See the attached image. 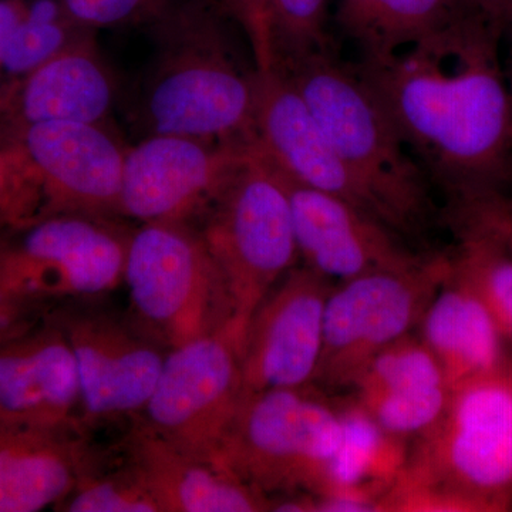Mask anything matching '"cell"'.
Segmentation results:
<instances>
[{"mask_svg": "<svg viewBox=\"0 0 512 512\" xmlns=\"http://www.w3.org/2000/svg\"><path fill=\"white\" fill-rule=\"evenodd\" d=\"M448 225H463L497 239L512 255V195L505 190L477 192L448 201Z\"/></svg>", "mask_w": 512, "mask_h": 512, "instance_id": "f546056e", "label": "cell"}, {"mask_svg": "<svg viewBox=\"0 0 512 512\" xmlns=\"http://www.w3.org/2000/svg\"><path fill=\"white\" fill-rule=\"evenodd\" d=\"M131 319L167 350L234 330L227 285L200 228L144 222L128 244L124 281Z\"/></svg>", "mask_w": 512, "mask_h": 512, "instance_id": "5b68a950", "label": "cell"}, {"mask_svg": "<svg viewBox=\"0 0 512 512\" xmlns=\"http://www.w3.org/2000/svg\"><path fill=\"white\" fill-rule=\"evenodd\" d=\"M0 93V144L50 121L106 124L117 86L93 35L77 40Z\"/></svg>", "mask_w": 512, "mask_h": 512, "instance_id": "ac0fdd59", "label": "cell"}, {"mask_svg": "<svg viewBox=\"0 0 512 512\" xmlns=\"http://www.w3.org/2000/svg\"><path fill=\"white\" fill-rule=\"evenodd\" d=\"M332 289L325 276L293 266L259 303L242 340L244 397L313 384Z\"/></svg>", "mask_w": 512, "mask_h": 512, "instance_id": "4fadbf2b", "label": "cell"}, {"mask_svg": "<svg viewBox=\"0 0 512 512\" xmlns=\"http://www.w3.org/2000/svg\"><path fill=\"white\" fill-rule=\"evenodd\" d=\"M83 28L94 30L150 25L180 0H62Z\"/></svg>", "mask_w": 512, "mask_h": 512, "instance_id": "4dcf8cb0", "label": "cell"}, {"mask_svg": "<svg viewBox=\"0 0 512 512\" xmlns=\"http://www.w3.org/2000/svg\"><path fill=\"white\" fill-rule=\"evenodd\" d=\"M227 19L215 0H180L148 25L157 42L140 99L148 136L255 137V69L239 62Z\"/></svg>", "mask_w": 512, "mask_h": 512, "instance_id": "7a4b0ae2", "label": "cell"}, {"mask_svg": "<svg viewBox=\"0 0 512 512\" xmlns=\"http://www.w3.org/2000/svg\"><path fill=\"white\" fill-rule=\"evenodd\" d=\"M503 37L474 13L393 55L353 64L406 147L448 201L512 181V103L498 63Z\"/></svg>", "mask_w": 512, "mask_h": 512, "instance_id": "6da1fadb", "label": "cell"}, {"mask_svg": "<svg viewBox=\"0 0 512 512\" xmlns=\"http://www.w3.org/2000/svg\"><path fill=\"white\" fill-rule=\"evenodd\" d=\"M512 30V28H511ZM505 80H507L508 90H510V97L512 103V46L510 50V57H508L507 73H505Z\"/></svg>", "mask_w": 512, "mask_h": 512, "instance_id": "e575fe53", "label": "cell"}, {"mask_svg": "<svg viewBox=\"0 0 512 512\" xmlns=\"http://www.w3.org/2000/svg\"><path fill=\"white\" fill-rule=\"evenodd\" d=\"M512 503V365L451 390L393 481L390 511H504Z\"/></svg>", "mask_w": 512, "mask_h": 512, "instance_id": "3957f363", "label": "cell"}, {"mask_svg": "<svg viewBox=\"0 0 512 512\" xmlns=\"http://www.w3.org/2000/svg\"><path fill=\"white\" fill-rule=\"evenodd\" d=\"M312 386L245 396L215 464L271 500L322 494L342 444L343 416Z\"/></svg>", "mask_w": 512, "mask_h": 512, "instance_id": "8992f818", "label": "cell"}, {"mask_svg": "<svg viewBox=\"0 0 512 512\" xmlns=\"http://www.w3.org/2000/svg\"><path fill=\"white\" fill-rule=\"evenodd\" d=\"M204 217L198 228L227 285L244 340L252 313L299 258L284 177L255 137Z\"/></svg>", "mask_w": 512, "mask_h": 512, "instance_id": "52a82bcc", "label": "cell"}, {"mask_svg": "<svg viewBox=\"0 0 512 512\" xmlns=\"http://www.w3.org/2000/svg\"><path fill=\"white\" fill-rule=\"evenodd\" d=\"M0 424L90 433L72 349L50 311L0 342Z\"/></svg>", "mask_w": 512, "mask_h": 512, "instance_id": "2e32d148", "label": "cell"}, {"mask_svg": "<svg viewBox=\"0 0 512 512\" xmlns=\"http://www.w3.org/2000/svg\"><path fill=\"white\" fill-rule=\"evenodd\" d=\"M255 83V141L266 157L292 180L375 217L366 191L288 77L269 64H256Z\"/></svg>", "mask_w": 512, "mask_h": 512, "instance_id": "e0dca14e", "label": "cell"}, {"mask_svg": "<svg viewBox=\"0 0 512 512\" xmlns=\"http://www.w3.org/2000/svg\"><path fill=\"white\" fill-rule=\"evenodd\" d=\"M457 245L450 258L451 274L477 293L512 342V255L501 242L478 229L450 225Z\"/></svg>", "mask_w": 512, "mask_h": 512, "instance_id": "603a6c76", "label": "cell"}, {"mask_svg": "<svg viewBox=\"0 0 512 512\" xmlns=\"http://www.w3.org/2000/svg\"><path fill=\"white\" fill-rule=\"evenodd\" d=\"M50 313L72 349L87 429L138 419L168 350L103 298L59 303Z\"/></svg>", "mask_w": 512, "mask_h": 512, "instance_id": "30bf717a", "label": "cell"}, {"mask_svg": "<svg viewBox=\"0 0 512 512\" xmlns=\"http://www.w3.org/2000/svg\"><path fill=\"white\" fill-rule=\"evenodd\" d=\"M13 143L22 146L32 165L39 188L40 218L57 214L120 217L127 148L106 124H35L25 128Z\"/></svg>", "mask_w": 512, "mask_h": 512, "instance_id": "5bb4252c", "label": "cell"}, {"mask_svg": "<svg viewBox=\"0 0 512 512\" xmlns=\"http://www.w3.org/2000/svg\"><path fill=\"white\" fill-rule=\"evenodd\" d=\"M252 140L147 136L127 148L120 217L141 224L204 217L247 156Z\"/></svg>", "mask_w": 512, "mask_h": 512, "instance_id": "7c38bea8", "label": "cell"}, {"mask_svg": "<svg viewBox=\"0 0 512 512\" xmlns=\"http://www.w3.org/2000/svg\"><path fill=\"white\" fill-rule=\"evenodd\" d=\"M420 328L421 339L439 360L451 390L512 365L505 352L507 340L493 315L451 269L424 312Z\"/></svg>", "mask_w": 512, "mask_h": 512, "instance_id": "44dd1931", "label": "cell"}, {"mask_svg": "<svg viewBox=\"0 0 512 512\" xmlns=\"http://www.w3.org/2000/svg\"><path fill=\"white\" fill-rule=\"evenodd\" d=\"M242 339L234 330L168 350L138 419L154 433L215 464L244 400Z\"/></svg>", "mask_w": 512, "mask_h": 512, "instance_id": "8fae6325", "label": "cell"}, {"mask_svg": "<svg viewBox=\"0 0 512 512\" xmlns=\"http://www.w3.org/2000/svg\"><path fill=\"white\" fill-rule=\"evenodd\" d=\"M113 220L57 214L0 235V284L49 308L104 298L123 284L133 234Z\"/></svg>", "mask_w": 512, "mask_h": 512, "instance_id": "ba28073f", "label": "cell"}, {"mask_svg": "<svg viewBox=\"0 0 512 512\" xmlns=\"http://www.w3.org/2000/svg\"><path fill=\"white\" fill-rule=\"evenodd\" d=\"M50 309L0 284V342L35 325Z\"/></svg>", "mask_w": 512, "mask_h": 512, "instance_id": "1f68e13d", "label": "cell"}, {"mask_svg": "<svg viewBox=\"0 0 512 512\" xmlns=\"http://www.w3.org/2000/svg\"><path fill=\"white\" fill-rule=\"evenodd\" d=\"M229 19L237 20L247 32L254 52L268 49L266 0H215Z\"/></svg>", "mask_w": 512, "mask_h": 512, "instance_id": "d6a6232c", "label": "cell"}, {"mask_svg": "<svg viewBox=\"0 0 512 512\" xmlns=\"http://www.w3.org/2000/svg\"><path fill=\"white\" fill-rule=\"evenodd\" d=\"M456 10H467L468 0H448Z\"/></svg>", "mask_w": 512, "mask_h": 512, "instance_id": "d590c367", "label": "cell"}, {"mask_svg": "<svg viewBox=\"0 0 512 512\" xmlns=\"http://www.w3.org/2000/svg\"><path fill=\"white\" fill-rule=\"evenodd\" d=\"M456 12L448 0H338L335 20L360 60H377L429 35Z\"/></svg>", "mask_w": 512, "mask_h": 512, "instance_id": "7402d4cb", "label": "cell"}, {"mask_svg": "<svg viewBox=\"0 0 512 512\" xmlns=\"http://www.w3.org/2000/svg\"><path fill=\"white\" fill-rule=\"evenodd\" d=\"M448 386L362 394L356 403L384 433L396 439L423 434L446 412L450 402Z\"/></svg>", "mask_w": 512, "mask_h": 512, "instance_id": "83f0119b", "label": "cell"}, {"mask_svg": "<svg viewBox=\"0 0 512 512\" xmlns=\"http://www.w3.org/2000/svg\"><path fill=\"white\" fill-rule=\"evenodd\" d=\"M92 447L89 434L0 424V512L55 510Z\"/></svg>", "mask_w": 512, "mask_h": 512, "instance_id": "ffe728a7", "label": "cell"}, {"mask_svg": "<svg viewBox=\"0 0 512 512\" xmlns=\"http://www.w3.org/2000/svg\"><path fill=\"white\" fill-rule=\"evenodd\" d=\"M450 269L448 254H436L413 268L357 276L333 286L313 384L355 386L373 357L420 325Z\"/></svg>", "mask_w": 512, "mask_h": 512, "instance_id": "9c48e42d", "label": "cell"}, {"mask_svg": "<svg viewBox=\"0 0 512 512\" xmlns=\"http://www.w3.org/2000/svg\"><path fill=\"white\" fill-rule=\"evenodd\" d=\"M119 456L92 447L73 490L57 505L63 512H160L126 448Z\"/></svg>", "mask_w": 512, "mask_h": 512, "instance_id": "cb8c5ba5", "label": "cell"}, {"mask_svg": "<svg viewBox=\"0 0 512 512\" xmlns=\"http://www.w3.org/2000/svg\"><path fill=\"white\" fill-rule=\"evenodd\" d=\"M281 72L366 191L377 220L402 238L420 237L436 211L430 178L410 158L409 148L353 64L326 50Z\"/></svg>", "mask_w": 512, "mask_h": 512, "instance_id": "277c9868", "label": "cell"}, {"mask_svg": "<svg viewBox=\"0 0 512 512\" xmlns=\"http://www.w3.org/2000/svg\"><path fill=\"white\" fill-rule=\"evenodd\" d=\"M160 512L272 511V500L211 461L163 439L140 419L123 443Z\"/></svg>", "mask_w": 512, "mask_h": 512, "instance_id": "d6986e66", "label": "cell"}, {"mask_svg": "<svg viewBox=\"0 0 512 512\" xmlns=\"http://www.w3.org/2000/svg\"><path fill=\"white\" fill-rule=\"evenodd\" d=\"M93 33L74 22L62 0H26L25 16L0 55V69L23 76Z\"/></svg>", "mask_w": 512, "mask_h": 512, "instance_id": "d4e9b609", "label": "cell"}, {"mask_svg": "<svg viewBox=\"0 0 512 512\" xmlns=\"http://www.w3.org/2000/svg\"><path fill=\"white\" fill-rule=\"evenodd\" d=\"M268 56L264 62L278 70L312 53L333 50L330 45L328 0H266Z\"/></svg>", "mask_w": 512, "mask_h": 512, "instance_id": "484cf974", "label": "cell"}, {"mask_svg": "<svg viewBox=\"0 0 512 512\" xmlns=\"http://www.w3.org/2000/svg\"><path fill=\"white\" fill-rule=\"evenodd\" d=\"M281 174L291 201L299 258L329 281L413 268L427 258L414 254L404 238L350 202Z\"/></svg>", "mask_w": 512, "mask_h": 512, "instance_id": "9a60e30c", "label": "cell"}, {"mask_svg": "<svg viewBox=\"0 0 512 512\" xmlns=\"http://www.w3.org/2000/svg\"><path fill=\"white\" fill-rule=\"evenodd\" d=\"M467 12L477 15L500 37L512 28V0H468Z\"/></svg>", "mask_w": 512, "mask_h": 512, "instance_id": "836d02e7", "label": "cell"}, {"mask_svg": "<svg viewBox=\"0 0 512 512\" xmlns=\"http://www.w3.org/2000/svg\"><path fill=\"white\" fill-rule=\"evenodd\" d=\"M437 386H448L439 360L423 339L410 333L373 357L353 389L362 396Z\"/></svg>", "mask_w": 512, "mask_h": 512, "instance_id": "4316f807", "label": "cell"}, {"mask_svg": "<svg viewBox=\"0 0 512 512\" xmlns=\"http://www.w3.org/2000/svg\"><path fill=\"white\" fill-rule=\"evenodd\" d=\"M39 218V188L25 150L18 143L0 144V234Z\"/></svg>", "mask_w": 512, "mask_h": 512, "instance_id": "f1b7e54d", "label": "cell"}, {"mask_svg": "<svg viewBox=\"0 0 512 512\" xmlns=\"http://www.w3.org/2000/svg\"><path fill=\"white\" fill-rule=\"evenodd\" d=\"M0 235H2V234H0Z\"/></svg>", "mask_w": 512, "mask_h": 512, "instance_id": "8d00e7d4", "label": "cell"}]
</instances>
